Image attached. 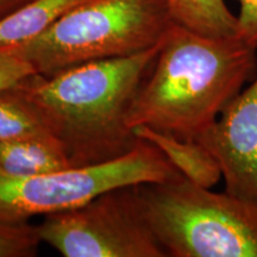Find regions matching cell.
Returning <instances> with one entry per match:
<instances>
[{
	"label": "cell",
	"mask_w": 257,
	"mask_h": 257,
	"mask_svg": "<svg viewBox=\"0 0 257 257\" xmlns=\"http://www.w3.org/2000/svg\"><path fill=\"white\" fill-rule=\"evenodd\" d=\"M237 35L244 43L257 49V0H237Z\"/></svg>",
	"instance_id": "cell-15"
},
{
	"label": "cell",
	"mask_w": 257,
	"mask_h": 257,
	"mask_svg": "<svg viewBox=\"0 0 257 257\" xmlns=\"http://www.w3.org/2000/svg\"><path fill=\"white\" fill-rule=\"evenodd\" d=\"M28 2H30V0H0V17L8 15L9 12L14 11Z\"/></svg>",
	"instance_id": "cell-16"
},
{
	"label": "cell",
	"mask_w": 257,
	"mask_h": 257,
	"mask_svg": "<svg viewBox=\"0 0 257 257\" xmlns=\"http://www.w3.org/2000/svg\"><path fill=\"white\" fill-rule=\"evenodd\" d=\"M198 142L219 165L225 191L257 201V74Z\"/></svg>",
	"instance_id": "cell-7"
},
{
	"label": "cell",
	"mask_w": 257,
	"mask_h": 257,
	"mask_svg": "<svg viewBox=\"0 0 257 257\" xmlns=\"http://www.w3.org/2000/svg\"><path fill=\"white\" fill-rule=\"evenodd\" d=\"M134 134L156 147L180 174L193 184L212 188L223 179L216 159L198 141L184 140L148 126L135 127Z\"/></svg>",
	"instance_id": "cell-8"
},
{
	"label": "cell",
	"mask_w": 257,
	"mask_h": 257,
	"mask_svg": "<svg viewBox=\"0 0 257 257\" xmlns=\"http://www.w3.org/2000/svg\"><path fill=\"white\" fill-rule=\"evenodd\" d=\"M41 242L64 257H167L138 206L134 185L44 216Z\"/></svg>",
	"instance_id": "cell-6"
},
{
	"label": "cell",
	"mask_w": 257,
	"mask_h": 257,
	"mask_svg": "<svg viewBox=\"0 0 257 257\" xmlns=\"http://www.w3.org/2000/svg\"><path fill=\"white\" fill-rule=\"evenodd\" d=\"M63 148L50 136H30L0 142V172L27 178L72 168Z\"/></svg>",
	"instance_id": "cell-9"
},
{
	"label": "cell",
	"mask_w": 257,
	"mask_h": 257,
	"mask_svg": "<svg viewBox=\"0 0 257 257\" xmlns=\"http://www.w3.org/2000/svg\"><path fill=\"white\" fill-rule=\"evenodd\" d=\"M41 239L36 225L0 223V257H30L37 253Z\"/></svg>",
	"instance_id": "cell-13"
},
{
	"label": "cell",
	"mask_w": 257,
	"mask_h": 257,
	"mask_svg": "<svg viewBox=\"0 0 257 257\" xmlns=\"http://www.w3.org/2000/svg\"><path fill=\"white\" fill-rule=\"evenodd\" d=\"M180 175L166 156L144 140L121 157L98 165L27 178L0 172V223H29L35 216L81 206L111 189L168 181Z\"/></svg>",
	"instance_id": "cell-5"
},
{
	"label": "cell",
	"mask_w": 257,
	"mask_h": 257,
	"mask_svg": "<svg viewBox=\"0 0 257 257\" xmlns=\"http://www.w3.org/2000/svg\"><path fill=\"white\" fill-rule=\"evenodd\" d=\"M82 0H30L0 17V50L34 40Z\"/></svg>",
	"instance_id": "cell-10"
},
{
	"label": "cell",
	"mask_w": 257,
	"mask_h": 257,
	"mask_svg": "<svg viewBox=\"0 0 257 257\" xmlns=\"http://www.w3.org/2000/svg\"><path fill=\"white\" fill-rule=\"evenodd\" d=\"M173 22L211 37L237 35V16L225 0H166Z\"/></svg>",
	"instance_id": "cell-11"
},
{
	"label": "cell",
	"mask_w": 257,
	"mask_h": 257,
	"mask_svg": "<svg viewBox=\"0 0 257 257\" xmlns=\"http://www.w3.org/2000/svg\"><path fill=\"white\" fill-rule=\"evenodd\" d=\"M134 189L166 256L257 257V201L212 192L182 175Z\"/></svg>",
	"instance_id": "cell-3"
},
{
	"label": "cell",
	"mask_w": 257,
	"mask_h": 257,
	"mask_svg": "<svg viewBox=\"0 0 257 257\" xmlns=\"http://www.w3.org/2000/svg\"><path fill=\"white\" fill-rule=\"evenodd\" d=\"M30 136L50 135L15 86L0 92V142Z\"/></svg>",
	"instance_id": "cell-12"
},
{
	"label": "cell",
	"mask_w": 257,
	"mask_h": 257,
	"mask_svg": "<svg viewBox=\"0 0 257 257\" xmlns=\"http://www.w3.org/2000/svg\"><path fill=\"white\" fill-rule=\"evenodd\" d=\"M35 73L28 61L8 51H0V92L12 88L24 78Z\"/></svg>",
	"instance_id": "cell-14"
},
{
	"label": "cell",
	"mask_w": 257,
	"mask_h": 257,
	"mask_svg": "<svg viewBox=\"0 0 257 257\" xmlns=\"http://www.w3.org/2000/svg\"><path fill=\"white\" fill-rule=\"evenodd\" d=\"M161 44L130 56L79 64L51 76L31 74L15 88L62 146L73 167L115 160L141 141L128 126V112Z\"/></svg>",
	"instance_id": "cell-1"
},
{
	"label": "cell",
	"mask_w": 257,
	"mask_h": 257,
	"mask_svg": "<svg viewBox=\"0 0 257 257\" xmlns=\"http://www.w3.org/2000/svg\"><path fill=\"white\" fill-rule=\"evenodd\" d=\"M256 72L257 49L237 36H205L174 24L135 95L128 126L198 141Z\"/></svg>",
	"instance_id": "cell-2"
},
{
	"label": "cell",
	"mask_w": 257,
	"mask_h": 257,
	"mask_svg": "<svg viewBox=\"0 0 257 257\" xmlns=\"http://www.w3.org/2000/svg\"><path fill=\"white\" fill-rule=\"evenodd\" d=\"M174 24L166 0H82L40 36L0 51L22 57L37 74L51 76L79 64L150 49Z\"/></svg>",
	"instance_id": "cell-4"
}]
</instances>
